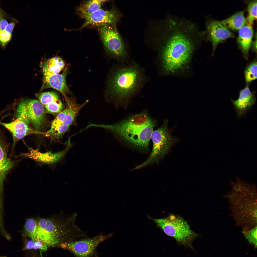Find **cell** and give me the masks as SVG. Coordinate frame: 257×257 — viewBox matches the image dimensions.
Masks as SVG:
<instances>
[{"label": "cell", "instance_id": "6da1fadb", "mask_svg": "<svg viewBox=\"0 0 257 257\" xmlns=\"http://www.w3.org/2000/svg\"><path fill=\"white\" fill-rule=\"evenodd\" d=\"M161 50V56L178 62L191 56L204 34L190 21L168 18Z\"/></svg>", "mask_w": 257, "mask_h": 257}, {"label": "cell", "instance_id": "7a4b0ae2", "mask_svg": "<svg viewBox=\"0 0 257 257\" xmlns=\"http://www.w3.org/2000/svg\"><path fill=\"white\" fill-rule=\"evenodd\" d=\"M76 214L63 212L49 217H36L37 225L29 238L40 242L50 247H60L64 243L87 237L75 224Z\"/></svg>", "mask_w": 257, "mask_h": 257}, {"label": "cell", "instance_id": "3957f363", "mask_svg": "<svg viewBox=\"0 0 257 257\" xmlns=\"http://www.w3.org/2000/svg\"><path fill=\"white\" fill-rule=\"evenodd\" d=\"M156 124V122L147 113H142L116 124H93L92 126L111 131L133 146L145 151L148 149L151 134Z\"/></svg>", "mask_w": 257, "mask_h": 257}, {"label": "cell", "instance_id": "277c9868", "mask_svg": "<svg viewBox=\"0 0 257 257\" xmlns=\"http://www.w3.org/2000/svg\"><path fill=\"white\" fill-rule=\"evenodd\" d=\"M146 80L144 70L137 63L122 64L111 74L109 85V94L116 101H127L141 89Z\"/></svg>", "mask_w": 257, "mask_h": 257}, {"label": "cell", "instance_id": "5b68a950", "mask_svg": "<svg viewBox=\"0 0 257 257\" xmlns=\"http://www.w3.org/2000/svg\"><path fill=\"white\" fill-rule=\"evenodd\" d=\"M225 196L228 199L234 219L242 230L257 226V193L255 185L251 184L240 190H231Z\"/></svg>", "mask_w": 257, "mask_h": 257}, {"label": "cell", "instance_id": "8992f818", "mask_svg": "<svg viewBox=\"0 0 257 257\" xmlns=\"http://www.w3.org/2000/svg\"><path fill=\"white\" fill-rule=\"evenodd\" d=\"M148 217L153 221L156 227L161 229L167 235L174 238L178 245L194 250L192 242L200 235L194 232L182 217L172 213L160 219H153L149 215Z\"/></svg>", "mask_w": 257, "mask_h": 257}, {"label": "cell", "instance_id": "52a82bcc", "mask_svg": "<svg viewBox=\"0 0 257 257\" xmlns=\"http://www.w3.org/2000/svg\"><path fill=\"white\" fill-rule=\"evenodd\" d=\"M65 101V108L52 121L50 128L44 133L46 136L53 139H59L69 130L75 122L76 119L80 110L88 103L86 101L81 104H78L75 99L63 95Z\"/></svg>", "mask_w": 257, "mask_h": 257}, {"label": "cell", "instance_id": "ba28073f", "mask_svg": "<svg viewBox=\"0 0 257 257\" xmlns=\"http://www.w3.org/2000/svg\"><path fill=\"white\" fill-rule=\"evenodd\" d=\"M168 120L165 119L163 124L160 127L153 131L151 139L153 147L150 155L144 162L136 166L134 169H138L150 164L158 162L167 153L171 147L177 140L173 136L168 127Z\"/></svg>", "mask_w": 257, "mask_h": 257}, {"label": "cell", "instance_id": "9c48e42d", "mask_svg": "<svg viewBox=\"0 0 257 257\" xmlns=\"http://www.w3.org/2000/svg\"><path fill=\"white\" fill-rule=\"evenodd\" d=\"M45 112L42 105L37 100L29 99L21 100L16 111L17 118L21 119L34 129L40 132L45 121Z\"/></svg>", "mask_w": 257, "mask_h": 257}, {"label": "cell", "instance_id": "30bf717a", "mask_svg": "<svg viewBox=\"0 0 257 257\" xmlns=\"http://www.w3.org/2000/svg\"><path fill=\"white\" fill-rule=\"evenodd\" d=\"M113 234L112 233L107 235L101 233L92 237H86L64 243L60 247L70 251L75 257H99L97 247Z\"/></svg>", "mask_w": 257, "mask_h": 257}, {"label": "cell", "instance_id": "8fae6325", "mask_svg": "<svg viewBox=\"0 0 257 257\" xmlns=\"http://www.w3.org/2000/svg\"><path fill=\"white\" fill-rule=\"evenodd\" d=\"M108 24H102L98 29L107 52L122 62L127 59V53L121 38L116 30Z\"/></svg>", "mask_w": 257, "mask_h": 257}, {"label": "cell", "instance_id": "7c38bea8", "mask_svg": "<svg viewBox=\"0 0 257 257\" xmlns=\"http://www.w3.org/2000/svg\"><path fill=\"white\" fill-rule=\"evenodd\" d=\"M68 143L67 146L64 149L55 153L50 151L41 152L38 150L28 147V152L22 153L17 157L30 158L42 164H54L62 160L70 148L71 145L70 142L69 141Z\"/></svg>", "mask_w": 257, "mask_h": 257}, {"label": "cell", "instance_id": "4fadbf2b", "mask_svg": "<svg viewBox=\"0 0 257 257\" xmlns=\"http://www.w3.org/2000/svg\"><path fill=\"white\" fill-rule=\"evenodd\" d=\"M206 26L205 33L207 34L208 39L212 44L213 54L218 44L227 39L234 37L228 28L216 20H209L207 23Z\"/></svg>", "mask_w": 257, "mask_h": 257}, {"label": "cell", "instance_id": "5bb4252c", "mask_svg": "<svg viewBox=\"0 0 257 257\" xmlns=\"http://www.w3.org/2000/svg\"><path fill=\"white\" fill-rule=\"evenodd\" d=\"M78 13L85 20L84 24L80 29L91 25H114L116 23L118 19L116 13L114 11L106 10L101 8L91 13Z\"/></svg>", "mask_w": 257, "mask_h": 257}, {"label": "cell", "instance_id": "9a60e30c", "mask_svg": "<svg viewBox=\"0 0 257 257\" xmlns=\"http://www.w3.org/2000/svg\"><path fill=\"white\" fill-rule=\"evenodd\" d=\"M0 124L8 129L12 135L13 140L12 152L16 143L25 136L33 134L44 133L32 128L25 121L20 118H17L9 123L0 122Z\"/></svg>", "mask_w": 257, "mask_h": 257}, {"label": "cell", "instance_id": "2e32d148", "mask_svg": "<svg viewBox=\"0 0 257 257\" xmlns=\"http://www.w3.org/2000/svg\"><path fill=\"white\" fill-rule=\"evenodd\" d=\"M8 143L0 133V198L7 175L17 163L8 157Z\"/></svg>", "mask_w": 257, "mask_h": 257}, {"label": "cell", "instance_id": "e0dca14e", "mask_svg": "<svg viewBox=\"0 0 257 257\" xmlns=\"http://www.w3.org/2000/svg\"><path fill=\"white\" fill-rule=\"evenodd\" d=\"M69 68H66L61 74H43V83L41 89L51 88L62 93L63 95L70 94V91L66 81Z\"/></svg>", "mask_w": 257, "mask_h": 257}, {"label": "cell", "instance_id": "ac0fdd59", "mask_svg": "<svg viewBox=\"0 0 257 257\" xmlns=\"http://www.w3.org/2000/svg\"><path fill=\"white\" fill-rule=\"evenodd\" d=\"M235 108L237 116L242 117L255 104L256 98L254 93L251 91L248 86L241 90L238 99L231 100Z\"/></svg>", "mask_w": 257, "mask_h": 257}, {"label": "cell", "instance_id": "d6986e66", "mask_svg": "<svg viewBox=\"0 0 257 257\" xmlns=\"http://www.w3.org/2000/svg\"><path fill=\"white\" fill-rule=\"evenodd\" d=\"M38 101L44 107L45 112L58 114L64 107L59 95L53 92H46L39 94Z\"/></svg>", "mask_w": 257, "mask_h": 257}, {"label": "cell", "instance_id": "ffe728a7", "mask_svg": "<svg viewBox=\"0 0 257 257\" xmlns=\"http://www.w3.org/2000/svg\"><path fill=\"white\" fill-rule=\"evenodd\" d=\"M253 34L252 26L245 25L239 30L237 43L244 57L248 59Z\"/></svg>", "mask_w": 257, "mask_h": 257}, {"label": "cell", "instance_id": "44dd1931", "mask_svg": "<svg viewBox=\"0 0 257 257\" xmlns=\"http://www.w3.org/2000/svg\"><path fill=\"white\" fill-rule=\"evenodd\" d=\"M244 10L237 12L227 18L220 21L227 28L234 31L239 30L246 23Z\"/></svg>", "mask_w": 257, "mask_h": 257}, {"label": "cell", "instance_id": "7402d4cb", "mask_svg": "<svg viewBox=\"0 0 257 257\" xmlns=\"http://www.w3.org/2000/svg\"><path fill=\"white\" fill-rule=\"evenodd\" d=\"M65 64L61 58L56 57L47 60L42 68L43 74H58L64 68Z\"/></svg>", "mask_w": 257, "mask_h": 257}, {"label": "cell", "instance_id": "603a6c76", "mask_svg": "<svg viewBox=\"0 0 257 257\" xmlns=\"http://www.w3.org/2000/svg\"><path fill=\"white\" fill-rule=\"evenodd\" d=\"M49 248L46 245L42 242L29 238L25 241L24 247L22 250L37 251L42 254L43 252H46Z\"/></svg>", "mask_w": 257, "mask_h": 257}, {"label": "cell", "instance_id": "cb8c5ba5", "mask_svg": "<svg viewBox=\"0 0 257 257\" xmlns=\"http://www.w3.org/2000/svg\"><path fill=\"white\" fill-rule=\"evenodd\" d=\"M102 3L100 0L87 1L82 4L78 8V13H93L101 9Z\"/></svg>", "mask_w": 257, "mask_h": 257}, {"label": "cell", "instance_id": "d4e9b609", "mask_svg": "<svg viewBox=\"0 0 257 257\" xmlns=\"http://www.w3.org/2000/svg\"><path fill=\"white\" fill-rule=\"evenodd\" d=\"M257 0H252L248 2V14L246 19L247 25L252 26L254 21L257 18Z\"/></svg>", "mask_w": 257, "mask_h": 257}, {"label": "cell", "instance_id": "484cf974", "mask_svg": "<svg viewBox=\"0 0 257 257\" xmlns=\"http://www.w3.org/2000/svg\"><path fill=\"white\" fill-rule=\"evenodd\" d=\"M15 25V23L11 22L8 24L4 30L0 32V44L3 47H4L11 40L12 33Z\"/></svg>", "mask_w": 257, "mask_h": 257}, {"label": "cell", "instance_id": "4316f807", "mask_svg": "<svg viewBox=\"0 0 257 257\" xmlns=\"http://www.w3.org/2000/svg\"><path fill=\"white\" fill-rule=\"evenodd\" d=\"M245 80L250 83L257 78V62L254 61L246 67L244 72Z\"/></svg>", "mask_w": 257, "mask_h": 257}, {"label": "cell", "instance_id": "83f0119b", "mask_svg": "<svg viewBox=\"0 0 257 257\" xmlns=\"http://www.w3.org/2000/svg\"><path fill=\"white\" fill-rule=\"evenodd\" d=\"M257 226L250 229L242 230V233L249 243L257 247Z\"/></svg>", "mask_w": 257, "mask_h": 257}, {"label": "cell", "instance_id": "f1b7e54d", "mask_svg": "<svg viewBox=\"0 0 257 257\" xmlns=\"http://www.w3.org/2000/svg\"><path fill=\"white\" fill-rule=\"evenodd\" d=\"M3 15L2 12L0 11V32L4 30L8 24Z\"/></svg>", "mask_w": 257, "mask_h": 257}, {"label": "cell", "instance_id": "f546056e", "mask_svg": "<svg viewBox=\"0 0 257 257\" xmlns=\"http://www.w3.org/2000/svg\"><path fill=\"white\" fill-rule=\"evenodd\" d=\"M26 257H43L42 254L39 251L33 250H27Z\"/></svg>", "mask_w": 257, "mask_h": 257}, {"label": "cell", "instance_id": "4dcf8cb0", "mask_svg": "<svg viewBox=\"0 0 257 257\" xmlns=\"http://www.w3.org/2000/svg\"><path fill=\"white\" fill-rule=\"evenodd\" d=\"M253 50L255 51H257V40L255 41L253 43L252 45Z\"/></svg>", "mask_w": 257, "mask_h": 257}, {"label": "cell", "instance_id": "1f68e13d", "mask_svg": "<svg viewBox=\"0 0 257 257\" xmlns=\"http://www.w3.org/2000/svg\"><path fill=\"white\" fill-rule=\"evenodd\" d=\"M6 257V256H0V257Z\"/></svg>", "mask_w": 257, "mask_h": 257}, {"label": "cell", "instance_id": "d6a6232c", "mask_svg": "<svg viewBox=\"0 0 257 257\" xmlns=\"http://www.w3.org/2000/svg\"><path fill=\"white\" fill-rule=\"evenodd\" d=\"M249 185H248V186H249ZM247 186H246V187H247ZM244 188H245V187H244ZM241 189H242V188H241Z\"/></svg>", "mask_w": 257, "mask_h": 257}]
</instances>
